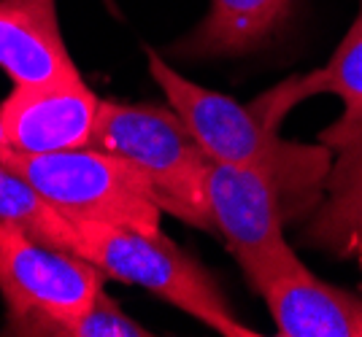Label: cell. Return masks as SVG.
<instances>
[{
	"label": "cell",
	"mask_w": 362,
	"mask_h": 337,
	"mask_svg": "<svg viewBox=\"0 0 362 337\" xmlns=\"http://www.w3.org/2000/svg\"><path fill=\"white\" fill-rule=\"evenodd\" d=\"M0 68L14 87L81 78L62 41L57 0H0Z\"/></svg>",
	"instance_id": "cell-10"
},
{
	"label": "cell",
	"mask_w": 362,
	"mask_h": 337,
	"mask_svg": "<svg viewBox=\"0 0 362 337\" xmlns=\"http://www.w3.org/2000/svg\"><path fill=\"white\" fill-rule=\"evenodd\" d=\"M151 78L165 92L170 108L189 127L209 159L265 173L279 186L287 219H300L317 208L332 168V149L281 140L257 119L249 106L230 94L214 92L176 73L154 49L146 51Z\"/></svg>",
	"instance_id": "cell-1"
},
{
	"label": "cell",
	"mask_w": 362,
	"mask_h": 337,
	"mask_svg": "<svg viewBox=\"0 0 362 337\" xmlns=\"http://www.w3.org/2000/svg\"><path fill=\"white\" fill-rule=\"evenodd\" d=\"M74 254L92 262L106 276L136 283L189 313L200 324L225 337H257L252 326L235 319L233 307L214 281L192 257H187L163 232L130 230L114 224L74 221Z\"/></svg>",
	"instance_id": "cell-3"
},
{
	"label": "cell",
	"mask_w": 362,
	"mask_h": 337,
	"mask_svg": "<svg viewBox=\"0 0 362 337\" xmlns=\"http://www.w3.org/2000/svg\"><path fill=\"white\" fill-rule=\"evenodd\" d=\"M0 162L28 178L74 221L130 227L146 235L163 232L160 205L136 170L114 154L95 146L52 154H19L8 149Z\"/></svg>",
	"instance_id": "cell-4"
},
{
	"label": "cell",
	"mask_w": 362,
	"mask_h": 337,
	"mask_svg": "<svg viewBox=\"0 0 362 337\" xmlns=\"http://www.w3.org/2000/svg\"><path fill=\"white\" fill-rule=\"evenodd\" d=\"M206 202L214 230L222 232L249 283L295 257L281 230L287 219L284 200L265 173L211 159L206 170Z\"/></svg>",
	"instance_id": "cell-5"
},
{
	"label": "cell",
	"mask_w": 362,
	"mask_h": 337,
	"mask_svg": "<svg viewBox=\"0 0 362 337\" xmlns=\"http://www.w3.org/2000/svg\"><path fill=\"white\" fill-rule=\"evenodd\" d=\"M0 221L28 232L41 243L74 254V219L60 214L28 178H22L16 170L6 168L3 162H0Z\"/></svg>",
	"instance_id": "cell-14"
},
{
	"label": "cell",
	"mask_w": 362,
	"mask_h": 337,
	"mask_svg": "<svg viewBox=\"0 0 362 337\" xmlns=\"http://www.w3.org/2000/svg\"><path fill=\"white\" fill-rule=\"evenodd\" d=\"M3 335L14 337H149L146 326L122 313V307L100 291L78 313H6Z\"/></svg>",
	"instance_id": "cell-13"
},
{
	"label": "cell",
	"mask_w": 362,
	"mask_h": 337,
	"mask_svg": "<svg viewBox=\"0 0 362 337\" xmlns=\"http://www.w3.org/2000/svg\"><path fill=\"white\" fill-rule=\"evenodd\" d=\"M8 152V143H6V133H3V122H0V157Z\"/></svg>",
	"instance_id": "cell-15"
},
{
	"label": "cell",
	"mask_w": 362,
	"mask_h": 337,
	"mask_svg": "<svg viewBox=\"0 0 362 337\" xmlns=\"http://www.w3.org/2000/svg\"><path fill=\"white\" fill-rule=\"evenodd\" d=\"M103 283L106 273L92 262L0 221V294L6 313H78L103 291Z\"/></svg>",
	"instance_id": "cell-6"
},
{
	"label": "cell",
	"mask_w": 362,
	"mask_h": 337,
	"mask_svg": "<svg viewBox=\"0 0 362 337\" xmlns=\"http://www.w3.org/2000/svg\"><path fill=\"white\" fill-rule=\"evenodd\" d=\"M289 8L292 0H211L206 19L173 51L189 60L249 54L287 22Z\"/></svg>",
	"instance_id": "cell-11"
},
{
	"label": "cell",
	"mask_w": 362,
	"mask_h": 337,
	"mask_svg": "<svg viewBox=\"0 0 362 337\" xmlns=\"http://www.w3.org/2000/svg\"><path fill=\"white\" fill-rule=\"evenodd\" d=\"M281 337H362V300L319 281L295 257L252 283Z\"/></svg>",
	"instance_id": "cell-8"
},
{
	"label": "cell",
	"mask_w": 362,
	"mask_h": 337,
	"mask_svg": "<svg viewBox=\"0 0 362 337\" xmlns=\"http://www.w3.org/2000/svg\"><path fill=\"white\" fill-rule=\"evenodd\" d=\"M90 146L136 170L160 211L200 230H214L206 202L211 159L173 108L100 100Z\"/></svg>",
	"instance_id": "cell-2"
},
{
	"label": "cell",
	"mask_w": 362,
	"mask_h": 337,
	"mask_svg": "<svg viewBox=\"0 0 362 337\" xmlns=\"http://www.w3.org/2000/svg\"><path fill=\"white\" fill-rule=\"evenodd\" d=\"M100 97L78 78L68 84L14 87L0 103L6 143L19 154H52L90 146Z\"/></svg>",
	"instance_id": "cell-7"
},
{
	"label": "cell",
	"mask_w": 362,
	"mask_h": 337,
	"mask_svg": "<svg viewBox=\"0 0 362 337\" xmlns=\"http://www.w3.org/2000/svg\"><path fill=\"white\" fill-rule=\"evenodd\" d=\"M338 94L344 100V116L338 122L327 127L319 143H325L332 152H344L351 146L362 143V8L346 38L341 41L338 51L330 57V62L319 71L292 76L281 81L279 87H273L271 92L259 94L252 111L262 124H268L271 130L279 127V122L287 116L289 108H295L305 97L314 94Z\"/></svg>",
	"instance_id": "cell-9"
},
{
	"label": "cell",
	"mask_w": 362,
	"mask_h": 337,
	"mask_svg": "<svg viewBox=\"0 0 362 337\" xmlns=\"http://www.w3.org/2000/svg\"><path fill=\"white\" fill-rule=\"evenodd\" d=\"M305 240L335 257L362 259V143L338 152L325 195L311 211Z\"/></svg>",
	"instance_id": "cell-12"
}]
</instances>
